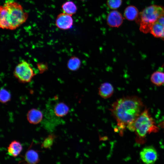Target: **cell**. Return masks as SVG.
Returning <instances> with one entry per match:
<instances>
[{"instance_id":"12","label":"cell","mask_w":164,"mask_h":164,"mask_svg":"<svg viewBox=\"0 0 164 164\" xmlns=\"http://www.w3.org/2000/svg\"><path fill=\"white\" fill-rule=\"evenodd\" d=\"M22 149L21 143L16 140L12 141L7 147L8 154L11 156L16 157L20 153Z\"/></svg>"},{"instance_id":"7","label":"cell","mask_w":164,"mask_h":164,"mask_svg":"<svg viewBox=\"0 0 164 164\" xmlns=\"http://www.w3.org/2000/svg\"><path fill=\"white\" fill-rule=\"evenodd\" d=\"M73 24L72 15L65 13H61L56 17L55 24L57 27L62 30H66L71 29Z\"/></svg>"},{"instance_id":"16","label":"cell","mask_w":164,"mask_h":164,"mask_svg":"<svg viewBox=\"0 0 164 164\" xmlns=\"http://www.w3.org/2000/svg\"><path fill=\"white\" fill-rule=\"evenodd\" d=\"M138 14V9L133 5L128 6L124 11V16L126 19L132 21L136 19Z\"/></svg>"},{"instance_id":"18","label":"cell","mask_w":164,"mask_h":164,"mask_svg":"<svg viewBox=\"0 0 164 164\" xmlns=\"http://www.w3.org/2000/svg\"><path fill=\"white\" fill-rule=\"evenodd\" d=\"M61 7L64 13L71 15L75 14L77 10L76 5L71 1L65 2L62 4Z\"/></svg>"},{"instance_id":"14","label":"cell","mask_w":164,"mask_h":164,"mask_svg":"<svg viewBox=\"0 0 164 164\" xmlns=\"http://www.w3.org/2000/svg\"><path fill=\"white\" fill-rule=\"evenodd\" d=\"M151 82L155 85L160 86L164 85V72L160 68L154 72L150 77Z\"/></svg>"},{"instance_id":"21","label":"cell","mask_w":164,"mask_h":164,"mask_svg":"<svg viewBox=\"0 0 164 164\" xmlns=\"http://www.w3.org/2000/svg\"><path fill=\"white\" fill-rule=\"evenodd\" d=\"M122 3V0H107V5L111 9H115L119 8Z\"/></svg>"},{"instance_id":"17","label":"cell","mask_w":164,"mask_h":164,"mask_svg":"<svg viewBox=\"0 0 164 164\" xmlns=\"http://www.w3.org/2000/svg\"><path fill=\"white\" fill-rule=\"evenodd\" d=\"M81 65L80 60L75 56H71L68 60L67 64L68 68L72 71H76L78 70Z\"/></svg>"},{"instance_id":"1","label":"cell","mask_w":164,"mask_h":164,"mask_svg":"<svg viewBox=\"0 0 164 164\" xmlns=\"http://www.w3.org/2000/svg\"><path fill=\"white\" fill-rule=\"evenodd\" d=\"M141 98L136 96L123 97L114 102L110 109L122 135L126 128L133 131L134 123L143 111Z\"/></svg>"},{"instance_id":"9","label":"cell","mask_w":164,"mask_h":164,"mask_svg":"<svg viewBox=\"0 0 164 164\" xmlns=\"http://www.w3.org/2000/svg\"><path fill=\"white\" fill-rule=\"evenodd\" d=\"M43 117L42 112L36 108L30 109L27 114V120L30 123L34 125L39 123L42 120Z\"/></svg>"},{"instance_id":"22","label":"cell","mask_w":164,"mask_h":164,"mask_svg":"<svg viewBox=\"0 0 164 164\" xmlns=\"http://www.w3.org/2000/svg\"><path fill=\"white\" fill-rule=\"evenodd\" d=\"M37 66L39 73H42L48 69V65L46 63H39L37 64Z\"/></svg>"},{"instance_id":"8","label":"cell","mask_w":164,"mask_h":164,"mask_svg":"<svg viewBox=\"0 0 164 164\" xmlns=\"http://www.w3.org/2000/svg\"><path fill=\"white\" fill-rule=\"evenodd\" d=\"M123 19L121 14L118 11L114 10L108 14L107 18L108 25L111 27H118L123 22Z\"/></svg>"},{"instance_id":"2","label":"cell","mask_w":164,"mask_h":164,"mask_svg":"<svg viewBox=\"0 0 164 164\" xmlns=\"http://www.w3.org/2000/svg\"><path fill=\"white\" fill-rule=\"evenodd\" d=\"M28 17V14L20 4L7 1L0 7V27L3 29H15L25 22Z\"/></svg>"},{"instance_id":"3","label":"cell","mask_w":164,"mask_h":164,"mask_svg":"<svg viewBox=\"0 0 164 164\" xmlns=\"http://www.w3.org/2000/svg\"><path fill=\"white\" fill-rule=\"evenodd\" d=\"M159 128L148 109L145 108L135 120L134 124L133 131L136 135V141L138 143H144L146 141L147 134L156 133Z\"/></svg>"},{"instance_id":"20","label":"cell","mask_w":164,"mask_h":164,"mask_svg":"<svg viewBox=\"0 0 164 164\" xmlns=\"http://www.w3.org/2000/svg\"><path fill=\"white\" fill-rule=\"evenodd\" d=\"M55 136L53 134L49 135L44 140L41 146L45 149L50 148L53 143Z\"/></svg>"},{"instance_id":"23","label":"cell","mask_w":164,"mask_h":164,"mask_svg":"<svg viewBox=\"0 0 164 164\" xmlns=\"http://www.w3.org/2000/svg\"><path fill=\"white\" fill-rule=\"evenodd\" d=\"M159 125L164 130V120L159 124Z\"/></svg>"},{"instance_id":"15","label":"cell","mask_w":164,"mask_h":164,"mask_svg":"<svg viewBox=\"0 0 164 164\" xmlns=\"http://www.w3.org/2000/svg\"><path fill=\"white\" fill-rule=\"evenodd\" d=\"M53 111L56 116L63 117L67 114L69 111V108L64 103L60 102L55 105Z\"/></svg>"},{"instance_id":"11","label":"cell","mask_w":164,"mask_h":164,"mask_svg":"<svg viewBox=\"0 0 164 164\" xmlns=\"http://www.w3.org/2000/svg\"><path fill=\"white\" fill-rule=\"evenodd\" d=\"M23 161L25 164H37L40 161L37 152L33 149H29L26 152Z\"/></svg>"},{"instance_id":"13","label":"cell","mask_w":164,"mask_h":164,"mask_svg":"<svg viewBox=\"0 0 164 164\" xmlns=\"http://www.w3.org/2000/svg\"><path fill=\"white\" fill-rule=\"evenodd\" d=\"M150 32L154 37L163 39L164 37V27L158 20L152 26Z\"/></svg>"},{"instance_id":"10","label":"cell","mask_w":164,"mask_h":164,"mask_svg":"<svg viewBox=\"0 0 164 164\" xmlns=\"http://www.w3.org/2000/svg\"><path fill=\"white\" fill-rule=\"evenodd\" d=\"M98 91L101 97L104 99H107L112 96L114 93V89L111 83L104 82L100 85Z\"/></svg>"},{"instance_id":"6","label":"cell","mask_w":164,"mask_h":164,"mask_svg":"<svg viewBox=\"0 0 164 164\" xmlns=\"http://www.w3.org/2000/svg\"><path fill=\"white\" fill-rule=\"evenodd\" d=\"M140 156L141 160L145 164H153L158 158L157 152L152 146L144 148L140 152Z\"/></svg>"},{"instance_id":"24","label":"cell","mask_w":164,"mask_h":164,"mask_svg":"<svg viewBox=\"0 0 164 164\" xmlns=\"http://www.w3.org/2000/svg\"><path fill=\"white\" fill-rule=\"evenodd\" d=\"M82 0V1H84V0Z\"/></svg>"},{"instance_id":"4","label":"cell","mask_w":164,"mask_h":164,"mask_svg":"<svg viewBox=\"0 0 164 164\" xmlns=\"http://www.w3.org/2000/svg\"><path fill=\"white\" fill-rule=\"evenodd\" d=\"M164 15V7L158 5H152L146 7L139 13L136 20L139 24L141 31L147 33L150 32L153 24L160 16Z\"/></svg>"},{"instance_id":"5","label":"cell","mask_w":164,"mask_h":164,"mask_svg":"<svg viewBox=\"0 0 164 164\" xmlns=\"http://www.w3.org/2000/svg\"><path fill=\"white\" fill-rule=\"evenodd\" d=\"M13 74L19 82L23 83L30 82L35 75L29 63L25 61L16 65Z\"/></svg>"},{"instance_id":"19","label":"cell","mask_w":164,"mask_h":164,"mask_svg":"<svg viewBox=\"0 0 164 164\" xmlns=\"http://www.w3.org/2000/svg\"><path fill=\"white\" fill-rule=\"evenodd\" d=\"M11 98L10 93L6 89L2 88L0 90V100L2 103H5L9 101Z\"/></svg>"}]
</instances>
